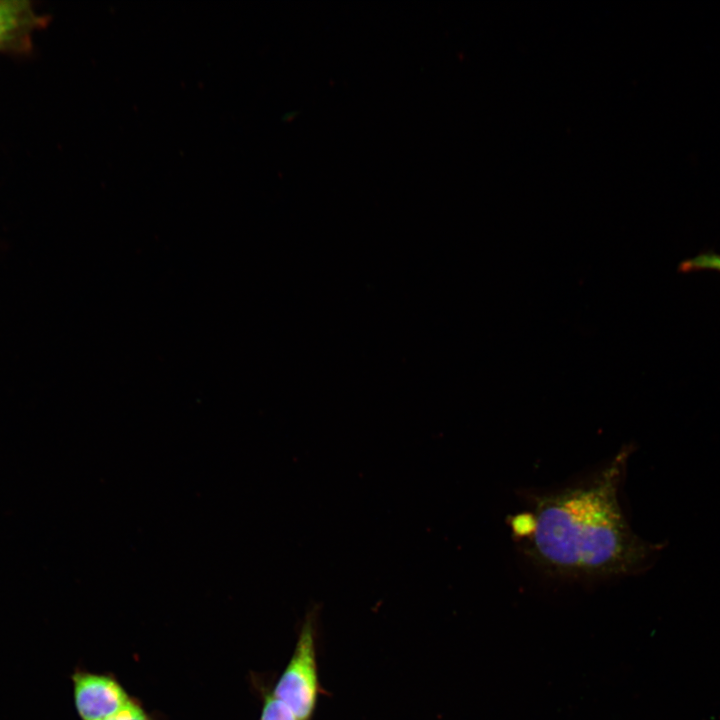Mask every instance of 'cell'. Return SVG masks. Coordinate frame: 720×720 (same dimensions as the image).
I'll use <instances>...</instances> for the list:
<instances>
[{"instance_id": "6da1fadb", "label": "cell", "mask_w": 720, "mask_h": 720, "mask_svg": "<svg viewBox=\"0 0 720 720\" xmlns=\"http://www.w3.org/2000/svg\"><path fill=\"white\" fill-rule=\"evenodd\" d=\"M628 452L592 478L536 499L529 552L542 567L568 576H611L644 568L655 547L636 536L619 502Z\"/></svg>"}, {"instance_id": "7a4b0ae2", "label": "cell", "mask_w": 720, "mask_h": 720, "mask_svg": "<svg viewBox=\"0 0 720 720\" xmlns=\"http://www.w3.org/2000/svg\"><path fill=\"white\" fill-rule=\"evenodd\" d=\"M319 681L316 662L314 615H307L290 661L272 695L298 720H310L317 703Z\"/></svg>"}, {"instance_id": "3957f363", "label": "cell", "mask_w": 720, "mask_h": 720, "mask_svg": "<svg viewBox=\"0 0 720 720\" xmlns=\"http://www.w3.org/2000/svg\"><path fill=\"white\" fill-rule=\"evenodd\" d=\"M72 680L75 707L82 720H106L133 702L110 675L80 670L72 675Z\"/></svg>"}, {"instance_id": "277c9868", "label": "cell", "mask_w": 720, "mask_h": 720, "mask_svg": "<svg viewBox=\"0 0 720 720\" xmlns=\"http://www.w3.org/2000/svg\"><path fill=\"white\" fill-rule=\"evenodd\" d=\"M46 19L26 0H0V52L22 54Z\"/></svg>"}, {"instance_id": "5b68a950", "label": "cell", "mask_w": 720, "mask_h": 720, "mask_svg": "<svg viewBox=\"0 0 720 720\" xmlns=\"http://www.w3.org/2000/svg\"><path fill=\"white\" fill-rule=\"evenodd\" d=\"M682 273L711 270L720 273V254L705 252L682 261L679 265Z\"/></svg>"}, {"instance_id": "8992f818", "label": "cell", "mask_w": 720, "mask_h": 720, "mask_svg": "<svg viewBox=\"0 0 720 720\" xmlns=\"http://www.w3.org/2000/svg\"><path fill=\"white\" fill-rule=\"evenodd\" d=\"M260 720H298L296 716L272 694H267Z\"/></svg>"}, {"instance_id": "52a82bcc", "label": "cell", "mask_w": 720, "mask_h": 720, "mask_svg": "<svg viewBox=\"0 0 720 720\" xmlns=\"http://www.w3.org/2000/svg\"><path fill=\"white\" fill-rule=\"evenodd\" d=\"M106 720H152L146 711L135 700L120 713Z\"/></svg>"}]
</instances>
